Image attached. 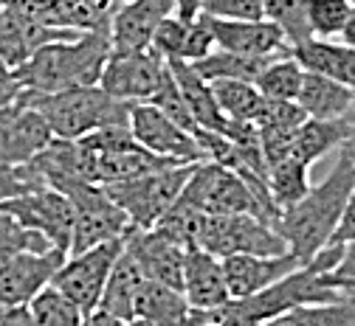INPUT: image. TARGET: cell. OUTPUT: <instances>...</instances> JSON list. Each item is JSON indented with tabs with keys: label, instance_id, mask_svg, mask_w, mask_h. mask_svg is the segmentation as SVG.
<instances>
[{
	"label": "cell",
	"instance_id": "cell-15",
	"mask_svg": "<svg viewBox=\"0 0 355 326\" xmlns=\"http://www.w3.org/2000/svg\"><path fill=\"white\" fill-rule=\"evenodd\" d=\"M54 141L49 121L42 118L20 93L6 107H0V161L28 163Z\"/></svg>",
	"mask_w": 355,
	"mask_h": 326
},
{
	"label": "cell",
	"instance_id": "cell-7",
	"mask_svg": "<svg viewBox=\"0 0 355 326\" xmlns=\"http://www.w3.org/2000/svg\"><path fill=\"white\" fill-rule=\"evenodd\" d=\"M51 189L62 192L73 208V237L68 253H79L85 248L121 239L130 230L127 214L107 197L99 183H91L85 177H65L57 180Z\"/></svg>",
	"mask_w": 355,
	"mask_h": 326
},
{
	"label": "cell",
	"instance_id": "cell-38",
	"mask_svg": "<svg viewBox=\"0 0 355 326\" xmlns=\"http://www.w3.org/2000/svg\"><path fill=\"white\" fill-rule=\"evenodd\" d=\"M217 48L214 42V31H211V17L209 15H198L195 20H189L187 26V45H184V62H198L203 57H209Z\"/></svg>",
	"mask_w": 355,
	"mask_h": 326
},
{
	"label": "cell",
	"instance_id": "cell-25",
	"mask_svg": "<svg viewBox=\"0 0 355 326\" xmlns=\"http://www.w3.org/2000/svg\"><path fill=\"white\" fill-rule=\"evenodd\" d=\"M349 135V121L344 118H333V121H322V118H304L302 127L296 129L293 138V150L291 155L296 161H302L304 166H313L319 158H324L330 150H338Z\"/></svg>",
	"mask_w": 355,
	"mask_h": 326
},
{
	"label": "cell",
	"instance_id": "cell-44",
	"mask_svg": "<svg viewBox=\"0 0 355 326\" xmlns=\"http://www.w3.org/2000/svg\"><path fill=\"white\" fill-rule=\"evenodd\" d=\"M203 12V0H175V15L181 20H195Z\"/></svg>",
	"mask_w": 355,
	"mask_h": 326
},
{
	"label": "cell",
	"instance_id": "cell-13",
	"mask_svg": "<svg viewBox=\"0 0 355 326\" xmlns=\"http://www.w3.org/2000/svg\"><path fill=\"white\" fill-rule=\"evenodd\" d=\"M68 253L51 248L46 253H15L0 262V307H28L51 284Z\"/></svg>",
	"mask_w": 355,
	"mask_h": 326
},
{
	"label": "cell",
	"instance_id": "cell-8",
	"mask_svg": "<svg viewBox=\"0 0 355 326\" xmlns=\"http://www.w3.org/2000/svg\"><path fill=\"white\" fill-rule=\"evenodd\" d=\"M195 248L226 259L237 253L251 256H279L288 253L282 234L254 214H200Z\"/></svg>",
	"mask_w": 355,
	"mask_h": 326
},
{
	"label": "cell",
	"instance_id": "cell-52",
	"mask_svg": "<svg viewBox=\"0 0 355 326\" xmlns=\"http://www.w3.org/2000/svg\"><path fill=\"white\" fill-rule=\"evenodd\" d=\"M352 3H355V0H352Z\"/></svg>",
	"mask_w": 355,
	"mask_h": 326
},
{
	"label": "cell",
	"instance_id": "cell-43",
	"mask_svg": "<svg viewBox=\"0 0 355 326\" xmlns=\"http://www.w3.org/2000/svg\"><path fill=\"white\" fill-rule=\"evenodd\" d=\"M0 326H31L28 307H0Z\"/></svg>",
	"mask_w": 355,
	"mask_h": 326
},
{
	"label": "cell",
	"instance_id": "cell-12",
	"mask_svg": "<svg viewBox=\"0 0 355 326\" xmlns=\"http://www.w3.org/2000/svg\"><path fill=\"white\" fill-rule=\"evenodd\" d=\"M164 68H166V60L153 48L132 51V54H110L102 68L99 87L107 96L127 105L150 102Z\"/></svg>",
	"mask_w": 355,
	"mask_h": 326
},
{
	"label": "cell",
	"instance_id": "cell-31",
	"mask_svg": "<svg viewBox=\"0 0 355 326\" xmlns=\"http://www.w3.org/2000/svg\"><path fill=\"white\" fill-rule=\"evenodd\" d=\"M28 312H31V326H82L85 318L79 307L71 304L51 284L28 304Z\"/></svg>",
	"mask_w": 355,
	"mask_h": 326
},
{
	"label": "cell",
	"instance_id": "cell-2",
	"mask_svg": "<svg viewBox=\"0 0 355 326\" xmlns=\"http://www.w3.org/2000/svg\"><path fill=\"white\" fill-rule=\"evenodd\" d=\"M113 54L110 26L79 31L68 39H54L34 48L15 71L23 90L31 93H57L68 87L99 84L102 68Z\"/></svg>",
	"mask_w": 355,
	"mask_h": 326
},
{
	"label": "cell",
	"instance_id": "cell-3",
	"mask_svg": "<svg viewBox=\"0 0 355 326\" xmlns=\"http://www.w3.org/2000/svg\"><path fill=\"white\" fill-rule=\"evenodd\" d=\"M20 96L49 121L54 138H62V141H79L87 132L127 124L130 118V105L107 96L99 84L68 87L57 93L20 90Z\"/></svg>",
	"mask_w": 355,
	"mask_h": 326
},
{
	"label": "cell",
	"instance_id": "cell-20",
	"mask_svg": "<svg viewBox=\"0 0 355 326\" xmlns=\"http://www.w3.org/2000/svg\"><path fill=\"white\" fill-rule=\"evenodd\" d=\"M304 110L296 102H279V99H265V107L257 118V135H259V147L265 155V163H277L291 155L293 150V138L296 129L304 121Z\"/></svg>",
	"mask_w": 355,
	"mask_h": 326
},
{
	"label": "cell",
	"instance_id": "cell-27",
	"mask_svg": "<svg viewBox=\"0 0 355 326\" xmlns=\"http://www.w3.org/2000/svg\"><path fill=\"white\" fill-rule=\"evenodd\" d=\"M259 326H355V298L347 296L333 304H302L262 320Z\"/></svg>",
	"mask_w": 355,
	"mask_h": 326
},
{
	"label": "cell",
	"instance_id": "cell-22",
	"mask_svg": "<svg viewBox=\"0 0 355 326\" xmlns=\"http://www.w3.org/2000/svg\"><path fill=\"white\" fill-rule=\"evenodd\" d=\"M144 282H147V275L141 273L139 262L121 248V253L116 256V262L110 267L107 282H105L99 309L124 320V323L132 320L136 318V301H139V293H141Z\"/></svg>",
	"mask_w": 355,
	"mask_h": 326
},
{
	"label": "cell",
	"instance_id": "cell-18",
	"mask_svg": "<svg viewBox=\"0 0 355 326\" xmlns=\"http://www.w3.org/2000/svg\"><path fill=\"white\" fill-rule=\"evenodd\" d=\"M223 262V275L229 284V296L232 298H248L262 293L265 287L277 284L279 278H285L288 273H293L299 267V259L288 251L279 256H251V253H237V256H226Z\"/></svg>",
	"mask_w": 355,
	"mask_h": 326
},
{
	"label": "cell",
	"instance_id": "cell-50",
	"mask_svg": "<svg viewBox=\"0 0 355 326\" xmlns=\"http://www.w3.org/2000/svg\"><path fill=\"white\" fill-rule=\"evenodd\" d=\"M119 3H127V0H119Z\"/></svg>",
	"mask_w": 355,
	"mask_h": 326
},
{
	"label": "cell",
	"instance_id": "cell-14",
	"mask_svg": "<svg viewBox=\"0 0 355 326\" xmlns=\"http://www.w3.org/2000/svg\"><path fill=\"white\" fill-rule=\"evenodd\" d=\"M124 251L139 262L141 273L150 282L181 290L184 262H187V248L181 242L166 237L155 225L153 228H130L124 234Z\"/></svg>",
	"mask_w": 355,
	"mask_h": 326
},
{
	"label": "cell",
	"instance_id": "cell-33",
	"mask_svg": "<svg viewBox=\"0 0 355 326\" xmlns=\"http://www.w3.org/2000/svg\"><path fill=\"white\" fill-rule=\"evenodd\" d=\"M54 245L42 234L20 225L12 214L0 211V262L15 256V253H46Z\"/></svg>",
	"mask_w": 355,
	"mask_h": 326
},
{
	"label": "cell",
	"instance_id": "cell-24",
	"mask_svg": "<svg viewBox=\"0 0 355 326\" xmlns=\"http://www.w3.org/2000/svg\"><path fill=\"white\" fill-rule=\"evenodd\" d=\"M189 315L192 307L181 290L147 278L136 301V318L147 320L150 326H189Z\"/></svg>",
	"mask_w": 355,
	"mask_h": 326
},
{
	"label": "cell",
	"instance_id": "cell-4",
	"mask_svg": "<svg viewBox=\"0 0 355 326\" xmlns=\"http://www.w3.org/2000/svg\"><path fill=\"white\" fill-rule=\"evenodd\" d=\"M76 144V161L85 180L107 185L116 180H130L147 172H158L166 166H178V161L161 158L150 150H144L132 138L127 124L102 127L96 132H87Z\"/></svg>",
	"mask_w": 355,
	"mask_h": 326
},
{
	"label": "cell",
	"instance_id": "cell-29",
	"mask_svg": "<svg viewBox=\"0 0 355 326\" xmlns=\"http://www.w3.org/2000/svg\"><path fill=\"white\" fill-rule=\"evenodd\" d=\"M307 172H310V166H304L293 155H288V158H282V161L268 166V192H271V200H274V206L279 211L296 206L310 192Z\"/></svg>",
	"mask_w": 355,
	"mask_h": 326
},
{
	"label": "cell",
	"instance_id": "cell-48",
	"mask_svg": "<svg viewBox=\"0 0 355 326\" xmlns=\"http://www.w3.org/2000/svg\"><path fill=\"white\" fill-rule=\"evenodd\" d=\"M189 326H220V323L206 320L203 315H198V309H192V315H189Z\"/></svg>",
	"mask_w": 355,
	"mask_h": 326
},
{
	"label": "cell",
	"instance_id": "cell-41",
	"mask_svg": "<svg viewBox=\"0 0 355 326\" xmlns=\"http://www.w3.org/2000/svg\"><path fill=\"white\" fill-rule=\"evenodd\" d=\"M349 239H355V189H352V194L347 200L344 217H341V222H338V228H336V234H333L330 242H349Z\"/></svg>",
	"mask_w": 355,
	"mask_h": 326
},
{
	"label": "cell",
	"instance_id": "cell-23",
	"mask_svg": "<svg viewBox=\"0 0 355 326\" xmlns=\"http://www.w3.org/2000/svg\"><path fill=\"white\" fill-rule=\"evenodd\" d=\"M296 105L304 110L307 118L333 121V118H344L355 107V90L336 79H327L322 73L304 71Z\"/></svg>",
	"mask_w": 355,
	"mask_h": 326
},
{
	"label": "cell",
	"instance_id": "cell-5",
	"mask_svg": "<svg viewBox=\"0 0 355 326\" xmlns=\"http://www.w3.org/2000/svg\"><path fill=\"white\" fill-rule=\"evenodd\" d=\"M181 203L198 208L200 214H254L268 225L277 222L234 169L214 161H198L192 166L181 192Z\"/></svg>",
	"mask_w": 355,
	"mask_h": 326
},
{
	"label": "cell",
	"instance_id": "cell-42",
	"mask_svg": "<svg viewBox=\"0 0 355 326\" xmlns=\"http://www.w3.org/2000/svg\"><path fill=\"white\" fill-rule=\"evenodd\" d=\"M327 278H355V239L344 242V253H341V262L336 264L333 273H327Z\"/></svg>",
	"mask_w": 355,
	"mask_h": 326
},
{
	"label": "cell",
	"instance_id": "cell-36",
	"mask_svg": "<svg viewBox=\"0 0 355 326\" xmlns=\"http://www.w3.org/2000/svg\"><path fill=\"white\" fill-rule=\"evenodd\" d=\"M37 189H46V183L34 172L31 163H3L0 161V203L12 200V197H23Z\"/></svg>",
	"mask_w": 355,
	"mask_h": 326
},
{
	"label": "cell",
	"instance_id": "cell-46",
	"mask_svg": "<svg viewBox=\"0 0 355 326\" xmlns=\"http://www.w3.org/2000/svg\"><path fill=\"white\" fill-rule=\"evenodd\" d=\"M341 42L344 45H349V48H355V6H352V15H349V20H347V26L341 28Z\"/></svg>",
	"mask_w": 355,
	"mask_h": 326
},
{
	"label": "cell",
	"instance_id": "cell-32",
	"mask_svg": "<svg viewBox=\"0 0 355 326\" xmlns=\"http://www.w3.org/2000/svg\"><path fill=\"white\" fill-rule=\"evenodd\" d=\"M352 0H307V28L319 39H333L341 34L352 15Z\"/></svg>",
	"mask_w": 355,
	"mask_h": 326
},
{
	"label": "cell",
	"instance_id": "cell-19",
	"mask_svg": "<svg viewBox=\"0 0 355 326\" xmlns=\"http://www.w3.org/2000/svg\"><path fill=\"white\" fill-rule=\"evenodd\" d=\"M184 298L189 301L192 309H217L223 307L229 296V284L223 275V262L217 256L189 248L187 262H184V284H181Z\"/></svg>",
	"mask_w": 355,
	"mask_h": 326
},
{
	"label": "cell",
	"instance_id": "cell-37",
	"mask_svg": "<svg viewBox=\"0 0 355 326\" xmlns=\"http://www.w3.org/2000/svg\"><path fill=\"white\" fill-rule=\"evenodd\" d=\"M187 26L189 20H181L178 15H169L158 23L150 48L155 54H161L166 62L169 60H184V45H187Z\"/></svg>",
	"mask_w": 355,
	"mask_h": 326
},
{
	"label": "cell",
	"instance_id": "cell-26",
	"mask_svg": "<svg viewBox=\"0 0 355 326\" xmlns=\"http://www.w3.org/2000/svg\"><path fill=\"white\" fill-rule=\"evenodd\" d=\"M217 107L223 110L226 118L234 121H248L257 124L262 107H265V96L257 90L254 82H243V79H217L209 82Z\"/></svg>",
	"mask_w": 355,
	"mask_h": 326
},
{
	"label": "cell",
	"instance_id": "cell-47",
	"mask_svg": "<svg viewBox=\"0 0 355 326\" xmlns=\"http://www.w3.org/2000/svg\"><path fill=\"white\" fill-rule=\"evenodd\" d=\"M347 121H349V135H347V141H344L341 147H344V150H347V152L355 158V107L347 113Z\"/></svg>",
	"mask_w": 355,
	"mask_h": 326
},
{
	"label": "cell",
	"instance_id": "cell-49",
	"mask_svg": "<svg viewBox=\"0 0 355 326\" xmlns=\"http://www.w3.org/2000/svg\"><path fill=\"white\" fill-rule=\"evenodd\" d=\"M124 326H150L147 320H141V318H132V320H127Z\"/></svg>",
	"mask_w": 355,
	"mask_h": 326
},
{
	"label": "cell",
	"instance_id": "cell-35",
	"mask_svg": "<svg viewBox=\"0 0 355 326\" xmlns=\"http://www.w3.org/2000/svg\"><path fill=\"white\" fill-rule=\"evenodd\" d=\"M147 105L158 107L166 118H172L175 124H181V127L189 129V132L198 129V124H195V118H192V113H189V107H187V99H184L181 87H178V82H175L169 65L164 68V73H161V79H158V87H155V93L150 96Z\"/></svg>",
	"mask_w": 355,
	"mask_h": 326
},
{
	"label": "cell",
	"instance_id": "cell-28",
	"mask_svg": "<svg viewBox=\"0 0 355 326\" xmlns=\"http://www.w3.org/2000/svg\"><path fill=\"white\" fill-rule=\"evenodd\" d=\"M271 60L262 57H245V54H234V51H223L214 48L209 57L189 62L195 68V73L206 82H217V79H243V82H254L259 76V71L268 65Z\"/></svg>",
	"mask_w": 355,
	"mask_h": 326
},
{
	"label": "cell",
	"instance_id": "cell-9",
	"mask_svg": "<svg viewBox=\"0 0 355 326\" xmlns=\"http://www.w3.org/2000/svg\"><path fill=\"white\" fill-rule=\"evenodd\" d=\"M124 248V237L113 242H102L94 248H85L79 253H68L60 264V270L51 278V287L60 290L71 304L79 307L82 315H91L99 309L102 290L110 275V267L116 256Z\"/></svg>",
	"mask_w": 355,
	"mask_h": 326
},
{
	"label": "cell",
	"instance_id": "cell-30",
	"mask_svg": "<svg viewBox=\"0 0 355 326\" xmlns=\"http://www.w3.org/2000/svg\"><path fill=\"white\" fill-rule=\"evenodd\" d=\"M302 79H304V68L288 54V57H277L265 65L259 71V76L254 79V84L265 99L296 102L299 90H302Z\"/></svg>",
	"mask_w": 355,
	"mask_h": 326
},
{
	"label": "cell",
	"instance_id": "cell-6",
	"mask_svg": "<svg viewBox=\"0 0 355 326\" xmlns=\"http://www.w3.org/2000/svg\"><path fill=\"white\" fill-rule=\"evenodd\" d=\"M195 163H178L158 172H147L130 180H116L102 189L107 197L127 214L130 228H153L178 200L187 185V177Z\"/></svg>",
	"mask_w": 355,
	"mask_h": 326
},
{
	"label": "cell",
	"instance_id": "cell-40",
	"mask_svg": "<svg viewBox=\"0 0 355 326\" xmlns=\"http://www.w3.org/2000/svg\"><path fill=\"white\" fill-rule=\"evenodd\" d=\"M20 90H23V87H20L15 71H12L3 60H0V107L12 105V102L17 99V93H20Z\"/></svg>",
	"mask_w": 355,
	"mask_h": 326
},
{
	"label": "cell",
	"instance_id": "cell-34",
	"mask_svg": "<svg viewBox=\"0 0 355 326\" xmlns=\"http://www.w3.org/2000/svg\"><path fill=\"white\" fill-rule=\"evenodd\" d=\"M262 9L265 17L274 20L285 31L291 45L313 37L307 28V0H262Z\"/></svg>",
	"mask_w": 355,
	"mask_h": 326
},
{
	"label": "cell",
	"instance_id": "cell-39",
	"mask_svg": "<svg viewBox=\"0 0 355 326\" xmlns=\"http://www.w3.org/2000/svg\"><path fill=\"white\" fill-rule=\"evenodd\" d=\"M203 15L211 20H259L262 0H203Z\"/></svg>",
	"mask_w": 355,
	"mask_h": 326
},
{
	"label": "cell",
	"instance_id": "cell-51",
	"mask_svg": "<svg viewBox=\"0 0 355 326\" xmlns=\"http://www.w3.org/2000/svg\"><path fill=\"white\" fill-rule=\"evenodd\" d=\"M0 6H3V0H0Z\"/></svg>",
	"mask_w": 355,
	"mask_h": 326
},
{
	"label": "cell",
	"instance_id": "cell-17",
	"mask_svg": "<svg viewBox=\"0 0 355 326\" xmlns=\"http://www.w3.org/2000/svg\"><path fill=\"white\" fill-rule=\"evenodd\" d=\"M169 15H175V0H127V3H119L110 17L113 54L150 48L158 23Z\"/></svg>",
	"mask_w": 355,
	"mask_h": 326
},
{
	"label": "cell",
	"instance_id": "cell-11",
	"mask_svg": "<svg viewBox=\"0 0 355 326\" xmlns=\"http://www.w3.org/2000/svg\"><path fill=\"white\" fill-rule=\"evenodd\" d=\"M127 127L132 132V138L150 152L178 161V163H198L203 161V152L195 141V135L189 129H184L181 124H175L172 118H166L158 107L139 102L130 105V118Z\"/></svg>",
	"mask_w": 355,
	"mask_h": 326
},
{
	"label": "cell",
	"instance_id": "cell-16",
	"mask_svg": "<svg viewBox=\"0 0 355 326\" xmlns=\"http://www.w3.org/2000/svg\"><path fill=\"white\" fill-rule=\"evenodd\" d=\"M214 42L217 48L245 54V57H262V60H277L291 54V42L285 31L268 20H211Z\"/></svg>",
	"mask_w": 355,
	"mask_h": 326
},
{
	"label": "cell",
	"instance_id": "cell-21",
	"mask_svg": "<svg viewBox=\"0 0 355 326\" xmlns=\"http://www.w3.org/2000/svg\"><path fill=\"white\" fill-rule=\"evenodd\" d=\"M291 57L310 73H322L355 90V48L333 39L310 37L304 42L291 45Z\"/></svg>",
	"mask_w": 355,
	"mask_h": 326
},
{
	"label": "cell",
	"instance_id": "cell-1",
	"mask_svg": "<svg viewBox=\"0 0 355 326\" xmlns=\"http://www.w3.org/2000/svg\"><path fill=\"white\" fill-rule=\"evenodd\" d=\"M355 189V158L338 147V158L327 177L291 208H285L277 219V230L288 242V251L299 259V267L313 259L336 234L344 217L347 200Z\"/></svg>",
	"mask_w": 355,
	"mask_h": 326
},
{
	"label": "cell",
	"instance_id": "cell-10",
	"mask_svg": "<svg viewBox=\"0 0 355 326\" xmlns=\"http://www.w3.org/2000/svg\"><path fill=\"white\" fill-rule=\"evenodd\" d=\"M0 211L12 214L20 225L37 230L46 237L57 251L68 253L71 251V237H73V208L71 200L46 185V189L28 192L23 197H12L0 203Z\"/></svg>",
	"mask_w": 355,
	"mask_h": 326
},
{
	"label": "cell",
	"instance_id": "cell-45",
	"mask_svg": "<svg viewBox=\"0 0 355 326\" xmlns=\"http://www.w3.org/2000/svg\"><path fill=\"white\" fill-rule=\"evenodd\" d=\"M82 326H124V320H119V318H113V315L96 309V312H91V315L82 318Z\"/></svg>",
	"mask_w": 355,
	"mask_h": 326
}]
</instances>
